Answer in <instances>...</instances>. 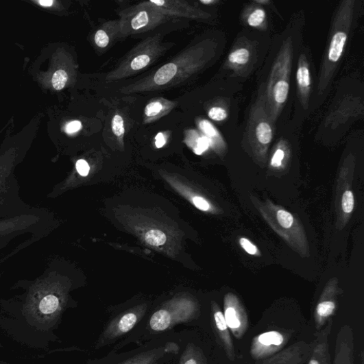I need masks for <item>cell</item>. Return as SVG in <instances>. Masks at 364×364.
Returning <instances> with one entry per match:
<instances>
[{
    "mask_svg": "<svg viewBox=\"0 0 364 364\" xmlns=\"http://www.w3.org/2000/svg\"><path fill=\"white\" fill-rule=\"evenodd\" d=\"M223 315L229 331L237 339H242L249 327L248 317L236 296L228 295L226 297Z\"/></svg>",
    "mask_w": 364,
    "mask_h": 364,
    "instance_id": "cell-12",
    "label": "cell"
},
{
    "mask_svg": "<svg viewBox=\"0 0 364 364\" xmlns=\"http://www.w3.org/2000/svg\"><path fill=\"white\" fill-rule=\"evenodd\" d=\"M228 116V111L225 108L221 106H214L210 108L208 112V117L217 122L225 121Z\"/></svg>",
    "mask_w": 364,
    "mask_h": 364,
    "instance_id": "cell-30",
    "label": "cell"
},
{
    "mask_svg": "<svg viewBox=\"0 0 364 364\" xmlns=\"http://www.w3.org/2000/svg\"><path fill=\"white\" fill-rule=\"evenodd\" d=\"M173 44L165 43L162 34L149 36L124 56L119 64L106 76V82L130 77L158 61Z\"/></svg>",
    "mask_w": 364,
    "mask_h": 364,
    "instance_id": "cell-5",
    "label": "cell"
},
{
    "mask_svg": "<svg viewBox=\"0 0 364 364\" xmlns=\"http://www.w3.org/2000/svg\"><path fill=\"white\" fill-rule=\"evenodd\" d=\"M296 80L301 104L304 109L308 108L312 80L309 63L304 54L300 56Z\"/></svg>",
    "mask_w": 364,
    "mask_h": 364,
    "instance_id": "cell-17",
    "label": "cell"
},
{
    "mask_svg": "<svg viewBox=\"0 0 364 364\" xmlns=\"http://www.w3.org/2000/svg\"><path fill=\"white\" fill-rule=\"evenodd\" d=\"M266 13L262 8L255 9L247 19L249 26L254 28L260 27L265 21Z\"/></svg>",
    "mask_w": 364,
    "mask_h": 364,
    "instance_id": "cell-26",
    "label": "cell"
},
{
    "mask_svg": "<svg viewBox=\"0 0 364 364\" xmlns=\"http://www.w3.org/2000/svg\"><path fill=\"white\" fill-rule=\"evenodd\" d=\"M169 349L167 344L165 347L138 354L120 364H157L165 354L169 352Z\"/></svg>",
    "mask_w": 364,
    "mask_h": 364,
    "instance_id": "cell-21",
    "label": "cell"
},
{
    "mask_svg": "<svg viewBox=\"0 0 364 364\" xmlns=\"http://www.w3.org/2000/svg\"><path fill=\"white\" fill-rule=\"evenodd\" d=\"M39 302V310L44 315H53L61 309L62 299L53 292L44 293Z\"/></svg>",
    "mask_w": 364,
    "mask_h": 364,
    "instance_id": "cell-24",
    "label": "cell"
},
{
    "mask_svg": "<svg viewBox=\"0 0 364 364\" xmlns=\"http://www.w3.org/2000/svg\"><path fill=\"white\" fill-rule=\"evenodd\" d=\"M251 51L244 47L235 49L228 56V64L232 68L243 67L251 60Z\"/></svg>",
    "mask_w": 364,
    "mask_h": 364,
    "instance_id": "cell-25",
    "label": "cell"
},
{
    "mask_svg": "<svg viewBox=\"0 0 364 364\" xmlns=\"http://www.w3.org/2000/svg\"><path fill=\"white\" fill-rule=\"evenodd\" d=\"M82 128V123L79 121H74L66 126V132L69 134H73L79 132Z\"/></svg>",
    "mask_w": 364,
    "mask_h": 364,
    "instance_id": "cell-37",
    "label": "cell"
},
{
    "mask_svg": "<svg viewBox=\"0 0 364 364\" xmlns=\"http://www.w3.org/2000/svg\"><path fill=\"white\" fill-rule=\"evenodd\" d=\"M179 364H208V362L202 350L193 343H189Z\"/></svg>",
    "mask_w": 364,
    "mask_h": 364,
    "instance_id": "cell-23",
    "label": "cell"
},
{
    "mask_svg": "<svg viewBox=\"0 0 364 364\" xmlns=\"http://www.w3.org/2000/svg\"><path fill=\"white\" fill-rule=\"evenodd\" d=\"M144 6L160 14L173 18H189L191 20H204L210 15L197 7L180 0H149L141 3Z\"/></svg>",
    "mask_w": 364,
    "mask_h": 364,
    "instance_id": "cell-10",
    "label": "cell"
},
{
    "mask_svg": "<svg viewBox=\"0 0 364 364\" xmlns=\"http://www.w3.org/2000/svg\"><path fill=\"white\" fill-rule=\"evenodd\" d=\"M167 236L160 230H150L145 234V241L153 246H160L165 243Z\"/></svg>",
    "mask_w": 364,
    "mask_h": 364,
    "instance_id": "cell-27",
    "label": "cell"
},
{
    "mask_svg": "<svg viewBox=\"0 0 364 364\" xmlns=\"http://www.w3.org/2000/svg\"><path fill=\"white\" fill-rule=\"evenodd\" d=\"M217 3L218 1H215V0H201L200 1V3L205 5L216 4Z\"/></svg>",
    "mask_w": 364,
    "mask_h": 364,
    "instance_id": "cell-41",
    "label": "cell"
},
{
    "mask_svg": "<svg viewBox=\"0 0 364 364\" xmlns=\"http://www.w3.org/2000/svg\"><path fill=\"white\" fill-rule=\"evenodd\" d=\"M333 319H331L316 333V337L311 343V353L306 364H332L329 343Z\"/></svg>",
    "mask_w": 364,
    "mask_h": 364,
    "instance_id": "cell-14",
    "label": "cell"
},
{
    "mask_svg": "<svg viewBox=\"0 0 364 364\" xmlns=\"http://www.w3.org/2000/svg\"><path fill=\"white\" fill-rule=\"evenodd\" d=\"M278 220L281 226L284 228H289L292 226L294 219L291 214L280 210L277 215Z\"/></svg>",
    "mask_w": 364,
    "mask_h": 364,
    "instance_id": "cell-32",
    "label": "cell"
},
{
    "mask_svg": "<svg viewBox=\"0 0 364 364\" xmlns=\"http://www.w3.org/2000/svg\"><path fill=\"white\" fill-rule=\"evenodd\" d=\"M293 43L287 38L283 43L268 79L264 99L266 110L275 123L289 99L293 63Z\"/></svg>",
    "mask_w": 364,
    "mask_h": 364,
    "instance_id": "cell-3",
    "label": "cell"
},
{
    "mask_svg": "<svg viewBox=\"0 0 364 364\" xmlns=\"http://www.w3.org/2000/svg\"><path fill=\"white\" fill-rule=\"evenodd\" d=\"M51 227V215L43 208H33L26 214L0 219V253L27 235L39 241L49 235Z\"/></svg>",
    "mask_w": 364,
    "mask_h": 364,
    "instance_id": "cell-4",
    "label": "cell"
},
{
    "mask_svg": "<svg viewBox=\"0 0 364 364\" xmlns=\"http://www.w3.org/2000/svg\"><path fill=\"white\" fill-rule=\"evenodd\" d=\"M76 170L78 173L82 177L88 176L90 171V167L88 162L84 160H80L75 164Z\"/></svg>",
    "mask_w": 364,
    "mask_h": 364,
    "instance_id": "cell-35",
    "label": "cell"
},
{
    "mask_svg": "<svg viewBox=\"0 0 364 364\" xmlns=\"http://www.w3.org/2000/svg\"><path fill=\"white\" fill-rule=\"evenodd\" d=\"M361 364H364V357H363V352L361 353Z\"/></svg>",
    "mask_w": 364,
    "mask_h": 364,
    "instance_id": "cell-43",
    "label": "cell"
},
{
    "mask_svg": "<svg viewBox=\"0 0 364 364\" xmlns=\"http://www.w3.org/2000/svg\"><path fill=\"white\" fill-rule=\"evenodd\" d=\"M216 49L217 45L209 40L187 47L156 71L121 91L123 93L154 91L180 85L204 69L215 58Z\"/></svg>",
    "mask_w": 364,
    "mask_h": 364,
    "instance_id": "cell-1",
    "label": "cell"
},
{
    "mask_svg": "<svg viewBox=\"0 0 364 364\" xmlns=\"http://www.w3.org/2000/svg\"><path fill=\"white\" fill-rule=\"evenodd\" d=\"M67 81V73L64 70H58L53 75L52 86L56 90H60L65 87Z\"/></svg>",
    "mask_w": 364,
    "mask_h": 364,
    "instance_id": "cell-29",
    "label": "cell"
},
{
    "mask_svg": "<svg viewBox=\"0 0 364 364\" xmlns=\"http://www.w3.org/2000/svg\"><path fill=\"white\" fill-rule=\"evenodd\" d=\"M354 206V199L352 191H345L342 197V208L343 212L350 214L352 212Z\"/></svg>",
    "mask_w": 364,
    "mask_h": 364,
    "instance_id": "cell-31",
    "label": "cell"
},
{
    "mask_svg": "<svg viewBox=\"0 0 364 364\" xmlns=\"http://www.w3.org/2000/svg\"><path fill=\"white\" fill-rule=\"evenodd\" d=\"M355 8L354 0H345L340 3L332 27L330 44L326 51L320 71L318 91L327 90L346 47L351 30Z\"/></svg>",
    "mask_w": 364,
    "mask_h": 364,
    "instance_id": "cell-2",
    "label": "cell"
},
{
    "mask_svg": "<svg viewBox=\"0 0 364 364\" xmlns=\"http://www.w3.org/2000/svg\"><path fill=\"white\" fill-rule=\"evenodd\" d=\"M199 128L208 139L210 145L215 147H223L225 142L222 138L220 132L210 121L202 119L199 121Z\"/></svg>",
    "mask_w": 364,
    "mask_h": 364,
    "instance_id": "cell-22",
    "label": "cell"
},
{
    "mask_svg": "<svg viewBox=\"0 0 364 364\" xmlns=\"http://www.w3.org/2000/svg\"><path fill=\"white\" fill-rule=\"evenodd\" d=\"M193 203L197 208L202 210H208L209 209V204L204 198L200 197H195L193 199Z\"/></svg>",
    "mask_w": 364,
    "mask_h": 364,
    "instance_id": "cell-38",
    "label": "cell"
},
{
    "mask_svg": "<svg viewBox=\"0 0 364 364\" xmlns=\"http://www.w3.org/2000/svg\"><path fill=\"white\" fill-rule=\"evenodd\" d=\"M273 124L266 110L264 93L262 90L249 114L246 134L256 146L267 147L273 141Z\"/></svg>",
    "mask_w": 364,
    "mask_h": 364,
    "instance_id": "cell-8",
    "label": "cell"
},
{
    "mask_svg": "<svg viewBox=\"0 0 364 364\" xmlns=\"http://www.w3.org/2000/svg\"><path fill=\"white\" fill-rule=\"evenodd\" d=\"M119 20L105 23L94 34L95 45L99 49H107L112 40L119 36Z\"/></svg>",
    "mask_w": 364,
    "mask_h": 364,
    "instance_id": "cell-20",
    "label": "cell"
},
{
    "mask_svg": "<svg viewBox=\"0 0 364 364\" xmlns=\"http://www.w3.org/2000/svg\"><path fill=\"white\" fill-rule=\"evenodd\" d=\"M311 350V343L298 341L269 358L257 361L256 364H306Z\"/></svg>",
    "mask_w": 364,
    "mask_h": 364,
    "instance_id": "cell-13",
    "label": "cell"
},
{
    "mask_svg": "<svg viewBox=\"0 0 364 364\" xmlns=\"http://www.w3.org/2000/svg\"><path fill=\"white\" fill-rule=\"evenodd\" d=\"M176 106V103L162 98L150 101L144 110V123H150L166 116Z\"/></svg>",
    "mask_w": 364,
    "mask_h": 364,
    "instance_id": "cell-19",
    "label": "cell"
},
{
    "mask_svg": "<svg viewBox=\"0 0 364 364\" xmlns=\"http://www.w3.org/2000/svg\"><path fill=\"white\" fill-rule=\"evenodd\" d=\"M120 16L119 36L121 38L147 32L172 20L141 3L121 12Z\"/></svg>",
    "mask_w": 364,
    "mask_h": 364,
    "instance_id": "cell-7",
    "label": "cell"
},
{
    "mask_svg": "<svg viewBox=\"0 0 364 364\" xmlns=\"http://www.w3.org/2000/svg\"><path fill=\"white\" fill-rule=\"evenodd\" d=\"M197 146L195 149L196 154L201 155L210 146L208 139L204 136H198L197 139Z\"/></svg>",
    "mask_w": 364,
    "mask_h": 364,
    "instance_id": "cell-33",
    "label": "cell"
},
{
    "mask_svg": "<svg viewBox=\"0 0 364 364\" xmlns=\"http://www.w3.org/2000/svg\"><path fill=\"white\" fill-rule=\"evenodd\" d=\"M213 328L217 341L223 349L226 356L230 361L236 360L234 345L231 334L226 322L223 313L217 304H213Z\"/></svg>",
    "mask_w": 364,
    "mask_h": 364,
    "instance_id": "cell-16",
    "label": "cell"
},
{
    "mask_svg": "<svg viewBox=\"0 0 364 364\" xmlns=\"http://www.w3.org/2000/svg\"><path fill=\"white\" fill-rule=\"evenodd\" d=\"M166 144V138L163 132H159L156 137V145L158 148L162 147Z\"/></svg>",
    "mask_w": 364,
    "mask_h": 364,
    "instance_id": "cell-39",
    "label": "cell"
},
{
    "mask_svg": "<svg viewBox=\"0 0 364 364\" xmlns=\"http://www.w3.org/2000/svg\"><path fill=\"white\" fill-rule=\"evenodd\" d=\"M334 293V291L326 293L316 306L314 319L317 332H319L326 324L332 319L336 313L337 302L335 298L332 297Z\"/></svg>",
    "mask_w": 364,
    "mask_h": 364,
    "instance_id": "cell-18",
    "label": "cell"
},
{
    "mask_svg": "<svg viewBox=\"0 0 364 364\" xmlns=\"http://www.w3.org/2000/svg\"><path fill=\"white\" fill-rule=\"evenodd\" d=\"M199 306L193 300L182 298L172 300L151 315L149 328L155 332H165L175 326L197 319Z\"/></svg>",
    "mask_w": 364,
    "mask_h": 364,
    "instance_id": "cell-6",
    "label": "cell"
},
{
    "mask_svg": "<svg viewBox=\"0 0 364 364\" xmlns=\"http://www.w3.org/2000/svg\"><path fill=\"white\" fill-rule=\"evenodd\" d=\"M146 309V306L141 305L114 318L101 335L97 348H101L130 332L142 320Z\"/></svg>",
    "mask_w": 364,
    "mask_h": 364,
    "instance_id": "cell-9",
    "label": "cell"
},
{
    "mask_svg": "<svg viewBox=\"0 0 364 364\" xmlns=\"http://www.w3.org/2000/svg\"><path fill=\"white\" fill-rule=\"evenodd\" d=\"M332 364H354V335L349 324L343 325L337 334Z\"/></svg>",
    "mask_w": 364,
    "mask_h": 364,
    "instance_id": "cell-15",
    "label": "cell"
},
{
    "mask_svg": "<svg viewBox=\"0 0 364 364\" xmlns=\"http://www.w3.org/2000/svg\"><path fill=\"white\" fill-rule=\"evenodd\" d=\"M289 338V335L277 330L258 335L253 339L251 355L256 361L269 358L284 349Z\"/></svg>",
    "mask_w": 364,
    "mask_h": 364,
    "instance_id": "cell-11",
    "label": "cell"
},
{
    "mask_svg": "<svg viewBox=\"0 0 364 364\" xmlns=\"http://www.w3.org/2000/svg\"><path fill=\"white\" fill-rule=\"evenodd\" d=\"M112 131L114 136L119 138H123L125 135L124 119L120 114H116L111 122Z\"/></svg>",
    "mask_w": 364,
    "mask_h": 364,
    "instance_id": "cell-28",
    "label": "cell"
},
{
    "mask_svg": "<svg viewBox=\"0 0 364 364\" xmlns=\"http://www.w3.org/2000/svg\"><path fill=\"white\" fill-rule=\"evenodd\" d=\"M240 243L244 250L249 254L256 255L258 252L257 247L250 241L245 238L240 240Z\"/></svg>",
    "mask_w": 364,
    "mask_h": 364,
    "instance_id": "cell-34",
    "label": "cell"
},
{
    "mask_svg": "<svg viewBox=\"0 0 364 364\" xmlns=\"http://www.w3.org/2000/svg\"><path fill=\"white\" fill-rule=\"evenodd\" d=\"M39 3L43 7H51L53 3L52 0H41Z\"/></svg>",
    "mask_w": 364,
    "mask_h": 364,
    "instance_id": "cell-40",
    "label": "cell"
},
{
    "mask_svg": "<svg viewBox=\"0 0 364 364\" xmlns=\"http://www.w3.org/2000/svg\"><path fill=\"white\" fill-rule=\"evenodd\" d=\"M255 3L259 5H265L269 3L270 1H268V0H256Z\"/></svg>",
    "mask_w": 364,
    "mask_h": 364,
    "instance_id": "cell-42",
    "label": "cell"
},
{
    "mask_svg": "<svg viewBox=\"0 0 364 364\" xmlns=\"http://www.w3.org/2000/svg\"><path fill=\"white\" fill-rule=\"evenodd\" d=\"M284 158V151L282 149L278 148L274 153V156L271 160V165L274 167H279L282 165V162Z\"/></svg>",
    "mask_w": 364,
    "mask_h": 364,
    "instance_id": "cell-36",
    "label": "cell"
}]
</instances>
